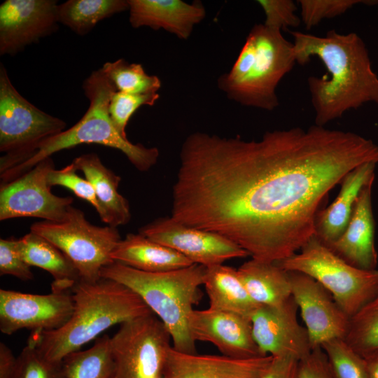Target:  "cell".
Wrapping results in <instances>:
<instances>
[{"label": "cell", "mask_w": 378, "mask_h": 378, "mask_svg": "<svg viewBox=\"0 0 378 378\" xmlns=\"http://www.w3.org/2000/svg\"><path fill=\"white\" fill-rule=\"evenodd\" d=\"M139 233L206 267L227 260L246 258L248 253L219 234L186 225L172 217L159 218L143 226Z\"/></svg>", "instance_id": "12"}, {"label": "cell", "mask_w": 378, "mask_h": 378, "mask_svg": "<svg viewBox=\"0 0 378 378\" xmlns=\"http://www.w3.org/2000/svg\"><path fill=\"white\" fill-rule=\"evenodd\" d=\"M102 69L119 92H158L162 85L160 79L157 76L148 74L141 64L129 63L124 59L106 62Z\"/></svg>", "instance_id": "29"}, {"label": "cell", "mask_w": 378, "mask_h": 378, "mask_svg": "<svg viewBox=\"0 0 378 378\" xmlns=\"http://www.w3.org/2000/svg\"><path fill=\"white\" fill-rule=\"evenodd\" d=\"M129 21L134 28L148 27L164 29L181 40H188L194 27L206 17L200 1L127 0Z\"/></svg>", "instance_id": "19"}, {"label": "cell", "mask_w": 378, "mask_h": 378, "mask_svg": "<svg viewBox=\"0 0 378 378\" xmlns=\"http://www.w3.org/2000/svg\"><path fill=\"white\" fill-rule=\"evenodd\" d=\"M13 378H64L62 362L46 358L28 340L27 344L17 357Z\"/></svg>", "instance_id": "32"}, {"label": "cell", "mask_w": 378, "mask_h": 378, "mask_svg": "<svg viewBox=\"0 0 378 378\" xmlns=\"http://www.w3.org/2000/svg\"><path fill=\"white\" fill-rule=\"evenodd\" d=\"M73 313L61 328L32 331L29 340L47 359L62 362L116 324L153 314L141 297L116 281L80 280L72 288Z\"/></svg>", "instance_id": "3"}, {"label": "cell", "mask_w": 378, "mask_h": 378, "mask_svg": "<svg viewBox=\"0 0 378 378\" xmlns=\"http://www.w3.org/2000/svg\"><path fill=\"white\" fill-rule=\"evenodd\" d=\"M373 183L370 182L361 190L343 234L335 241L326 244L350 265L366 270H376L378 259L372 206Z\"/></svg>", "instance_id": "20"}, {"label": "cell", "mask_w": 378, "mask_h": 378, "mask_svg": "<svg viewBox=\"0 0 378 378\" xmlns=\"http://www.w3.org/2000/svg\"><path fill=\"white\" fill-rule=\"evenodd\" d=\"M74 310L72 293H24L0 289V330L10 335L22 330L49 331L63 326Z\"/></svg>", "instance_id": "13"}, {"label": "cell", "mask_w": 378, "mask_h": 378, "mask_svg": "<svg viewBox=\"0 0 378 378\" xmlns=\"http://www.w3.org/2000/svg\"><path fill=\"white\" fill-rule=\"evenodd\" d=\"M203 286L213 309L251 318L260 306L249 296L237 270L223 264L206 268Z\"/></svg>", "instance_id": "26"}, {"label": "cell", "mask_w": 378, "mask_h": 378, "mask_svg": "<svg viewBox=\"0 0 378 378\" xmlns=\"http://www.w3.org/2000/svg\"><path fill=\"white\" fill-rule=\"evenodd\" d=\"M374 1L360 0H299L302 23L307 29L318 25L325 19H330L345 13L359 4H370Z\"/></svg>", "instance_id": "34"}, {"label": "cell", "mask_w": 378, "mask_h": 378, "mask_svg": "<svg viewBox=\"0 0 378 378\" xmlns=\"http://www.w3.org/2000/svg\"><path fill=\"white\" fill-rule=\"evenodd\" d=\"M237 271L249 296L260 306L279 305L292 296L289 272L276 262L251 258Z\"/></svg>", "instance_id": "25"}, {"label": "cell", "mask_w": 378, "mask_h": 378, "mask_svg": "<svg viewBox=\"0 0 378 378\" xmlns=\"http://www.w3.org/2000/svg\"><path fill=\"white\" fill-rule=\"evenodd\" d=\"M256 2L265 13L263 24L267 27L282 31L298 27L302 23L300 17L296 14L298 3L293 0H258Z\"/></svg>", "instance_id": "36"}, {"label": "cell", "mask_w": 378, "mask_h": 378, "mask_svg": "<svg viewBox=\"0 0 378 378\" xmlns=\"http://www.w3.org/2000/svg\"><path fill=\"white\" fill-rule=\"evenodd\" d=\"M17 238L0 239V274L11 275L22 281L34 279L29 266L22 257Z\"/></svg>", "instance_id": "37"}, {"label": "cell", "mask_w": 378, "mask_h": 378, "mask_svg": "<svg viewBox=\"0 0 378 378\" xmlns=\"http://www.w3.org/2000/svg\"><path fill=\"white\" fill-rule=\"evenodd\" d=\"M366 363L368 378H378V349L364 357Z\"/></svg>", "instance_id": "41"}, {"label": "cell", "mask_w": 378, "mask_h": 378, "mask_svg": "<svg viewBox=\"0 0 378 378\" xmlns=\"http://www.w3.org/2000/svg\"><path fill=\"white\" fill-rule=\"evenodd\" d=\"M293 296L307 331L312 349L334 338H344L350 318L332 295L309 276L288 271Z\"/></svg>", "instance_id": "15"}, {"label": "cell", "mask_w": 378, "mask_h": 378, "mask_svg": "<svg viewBox=\"0 0 378 378\" xmlns=\"http://www.w3.org/2000/svg\"><path fill=\"white\" fill-rule=\"evenodd\" d=\"M111 337L104 335L93 346L68 354L62 360L64 378H115Z\"/></svg>", "instance_id": "28"}, {"label": "cell", "mask_w": 378, "mask_h": 378, "mask_svg": "<svg viewBox=\"0 0 378 378\" xmlns=\"http://www.w3.org/2000/svg\"><path fill=\"white\" fill-rule=\"evenodd\" d=\"M55 168L51 157L37 163L29 171L0 186V220L15 218H39L43 220H62L72 206V197L53 194L48 182Z\"/></svg>", "instance_id": "11"}, {"label": "cell", "mask_w": 378, "mask_h": 378, "mask_svg": "<svg viewBox=\"0 0 378 378\" xmlns=\"http://www.w3.org/2000/svg\"><path fill=\"white\" fill-rule=\"evenodd\" d=\"M296 63L293 43L281 30L253 25L231 69L220 76L218 88L242 106L273 111L276 88Z\"/></svg>", "instance_id": "6"}, {"label": "cell", "mask_w": 378, "mask_h": 378, "mask_svg": "<svg viewBox=\"0 0 378 378\" xmlns=\"http://www.w3.org/2000/svg\"><path fill=\"white\" fill-rule=\"evenodd\" d=\"M206 267L197 264L164 272H146L113 262L100 272L102 278L116 281L138 294L167 328L176 350L197 353L188 325L193 307L202 292Z\"/></svg>", "instance_id": "5"}, {"label": "cell", "mask_w": 378, "mask_h": 378, "mask_svg": "<svg viewBox=\"0 0 378 378\" xmlns=\"http://www.w3.org/2000/svg\"><path fill=\"white\" fill-rule=\"evenodd\" d=\"M77 171L73 162L59 169L55 167L48 174V184L51 187L60 186L70 190L78 197L89 202L98 213L99 204L94 188L85 178L78 175Z\"/></svg>", "instance_id": "35"}, {"label": "cell", "mask_w": 378, "mask_h": 378, "mask_svg": "<svg viewBox=\"0 0 378 378\" xmlns=\"http://www.w3.org/2000/svg\"><path fill=\"white\" fill-rule=\"evenodd\" d=\"M298 307L291 296L276 306H260L251 321L253 338L263 356H290L299 361L313 350L305 327L300 325Z\"/></svg>", "instance_id": "14"}, {"label": "cell", "mask_w": 378, "mask_h": 378, "mask_svg": "<svg viewBox=\"0 0 378 378\" xmlns=\"http://www.w3.org/2000/svg\"><path fill=\"white\" fill-rule=\"evenodd\" d=\"M321 348L336 378H368L364 357L339 337L324 342Z\"/></svg>", "instance_id": "31"}, {"label": "cell", "mask_w": 378, "mask_h": 378, "mask_svg": "<svg viewBox=\"0 0 378 378\" xmlns=\"http://www.w3.org/2000/svg\"><path fill=\"white\" fill-rule=\"evenodd\" d=\"M66 123L27 100L0 65V174L30 158L39 144L65 130Z\"/></svg>", "instance_id": "8"}, {"label": "cell", "mask_w": 378, "mask_h": 378, "mask_svg": "<svg viewBox=\"0 0 378 378\" xmlns=\"http://www.w3.org/2000/svg\"><path fill=\"white\" fill-rule=\"evenodd\" d=\"M171 341L154 314L122 323L110 340L115 378H162Z\"/></svg>", "instance_id": "10"}, {"label": "cell", "mask_w": 378, "mask_h": 378, "mask_svg": "<svg viewBox=\"0 0 378 378\" xmlns=\"http://www.w3.org/2000/svg\"><path fill=\"white\" fill-rule=\"evenodd\" d=\"M159 97L158 92L130 94L116 91L111 99L108 113L118 133L127 139L126 127L132 115L141 106H153Z\"/></svg>", "instance_id": "33"}, {"label": "cell", "mask_w": 378, "mask_h": 378, "mask_svg": "<svg viewBox=\"0 0 378 378\" xmlns=\"http://www.w3.org/2000/svg\"><path fill=\"white\" fill-rule=\"evenodd\" d=\"M72 162L93 186L101 220L115 227L128 223L131 218L130 205L118 190L121 177L106 167L94 153L80 155Z\"/></svg>", "instance_id": "22"}, {"label": "cell", "mask_w": 378, "mask_h": 378, "mask_svg": "<svg viewBox=\"0 0 378 378\" xmlns=\"http://www.w3.org/2000/svg\"><path fill=\"white\" fill-rule=\"evenodd\" d=\"M114 262L146 272H164L192 265L178 252L141 233L127 234L111 253Z\"/></svg>", "instance_id": "23"}, {"label": "cell", "mask_w": 378, "mask_h": 378, "mask_svg": "<svg viewBox=\"0 0 378 378\" xmlns=\"http://www.w3.org/2000/svg\"><path fill=\"white\" fill-rule=\"evenodd\" d=\"M192 339L213 344L222 355L234 358L263 356L253 335L251 318L211 308L193 309L188 321Z\"/></svg>", "instance_id": "17"}, {"label": "cell", "mask_w": 378, "mask_h": 378, "mask_svg": "<svg viewBox=\"0 0 378 378\" xmlns=\"http://www.w3.org/2000/svg\"><path fill=\"white\" fill-rule=\"evenodd\" d=\"M179 158L171 216L276 262L315 234L321 202L346 174L378 163V145L316 125L268 131L257 141L195 132Z\"/></svg>", "instance_id": "1"}, {"label": "cell", "mask_w": 378, "mask_h": 378, "mask_svg": "<svg viewBox=\"0 0 378 378\" xmlns=\"http://www.w3.org/2000/svg\"><path fill=\"white\" fill-rule=\"evenodd\" d=\"M83 89L90 102L83 116L71 127L41 142L30 158L0 174L1 183L17 178L55 153L83 144L117 149L140 172H147L156 164L160 155L157 148L133 144L115 128L108 106L117 90L102 67L93 71L84 80Z\"/></svg>", "instance_id": "4"}, {"label": "cell", "mask_w": 378, "mask_h": 378, "mask_svg": "<svg viewBox=\"0 0 378 378\" xmlns=\"http://www.w3.org/2000/svg\"><path fill=\"white\" fill-rule=\"evenodd\" d=\"M276 263L305 274L321 284L351 318L378 293V270L357 268L334 253L315 234L299 253Z\"/></svg>", "instance_id": "7"}, {"label": "cell", "mask_w": 378, "mask_h": 378, "mask_svg": "<svg viewBox=\"0 0 378 378\" xmlns=\"http://www.w3.org/2000/svg\"><path fill=\"white\" fill-rule=\"evenodd\" d=\"M55 0H6L0 6V55H15L57 27Z\"/></svg>", "instance_id": "16"}, {"label": "cell", "mask_w": 378, "mask_h": 378, "mask_svg": "<svg viewBox=\"0 0 378 378\" xmlns=\"http://www.w3.org/2000/svg\"><path fill=\"white\" fill-rule=\"evenodd\" d=\"M299 360L290 356L273 357L262 378H298Z\"/></svg>", "instance_id": "39"}, {"label": "cell", "mask_w": 378, "mask_h": 378, "mask_svg": "<svg viewBox=\"0 0 378 378\" xmlns=\"http://www.w3.org/2000/svg\"><path fill=\"white\" fill-rule=\"evenodd\" d=\"M376 165L375 162H367L346 174L336 199L318 212L315 235L325 244L335 241L344 232L361 190L374 181Z\"/></svg>", "instance_id": "21"}, {"label": "cell", "mask_w": 378, "mask_h": 378, "mask_svg": "<svg viewBox=\"0 0 378 378\" xmlns=\"http://www.w3.org/2000/svg\"><path fill=\"white\" fill-rule=\"evenodd\" d=\"M30 231L59 248L75 265L80 280L87 282L102 278V269L114 262L111 253L122 239L117 227L94 225L73 206L62 220L37 222Z\"/></svg>", "instance_id": "9"}, {"label": "cell", "mask_w": 378, "mask_h": 378, "mask_svg": "<svg viewBox=\"0 0 378 378\" xmlns=\"http://www.w3.org/2000/svg\"><path fill=\"white\" fill-rule=\"evenodd\" d=\"M126 10L127 0H69L58 4V20L77 34L85 35L99 22Z\"/></svg>", "instance_id": "27"}, {"label": "cell", "mask_w": 378, "mask_h": 378, "mask_svg": "<svg viewBox=\"0 0 378 378\" xmlns=\"http://www.w3.org/2000/svg\"><path fill=\"white\" fill-rule=\"evenodd\" d=\"M298 378H336L321 348L299 361Z\"/></svg>", "instance_id": "38"}, {"label": "cell", "mask_w": 378, "mask_h": 378, "mask_svg": "<svg viewBox=\"0 0 378 378\" xmlns=\"http://www.w3.org/2000/svg\"><path fill=\"white\" fill-rule=\"evenodd\" d=\"M290 34L296 63L304 65L317 57L329 74L307 78L315 125L324 127L367 102L378 104V76L364 41L356 33L332 29L323 36L298 31Z\"/></svg>", "instance_id": "2"}, {"label": "cell", "mask_w": 378, "mask_h": 378, "mask_svg": "<svg viewBox=\"0 0 378 378\" xmlns=\"http://www.w3.org/2000/svg\"><path fill=\"white\" fill-rule=\"evenodd\" d=\"M17 357L4 342H0V378H13L16 368Z\"/></svg>", "instance_id": "40"}, {"label": "cell", "mask_w": 378, "mask_h": 378, "mask_svg": "<svg viewBox=\"0 0 378 378\" xmlns=\"http://www.w3.org/2000/svg\"><path fill=\"white\" fill-rule=\"evenodd\" d=\"M273 357L234 358L224 355L183 353L172 346L162 378H262Z\"/></svg>", "instance_id": "18"}, {"label": "cell", "mask_w": 378, "mask_h": 378, "mask_svg": "<svg viewBox=\"0 0 378 378\" xmlns=\"http://www.w3.org/2000/svg\"><path fill=\"white\" fill-rule=\"evenodd\" d=\"M24 261L49 272L54 279L52 291L72 290L80 280L79 272L70 259L48 239L32 232L18 239Z\"/></svg>", "instance_id": "24"}, {"label": "cell", "mask_w": 378, "mask_h": 378, "mask_svg": "<svg viewBox=\"0 0 378 378\" xmlns=\"http://www.w3.org/2000/svg\"><path fill=\"white\" fill-rule=\"evenodd\" d=\"M344 340L363 357L378 349V293L350 318Z\"/></svg>", "instance_id": "30"}]
</instances>
